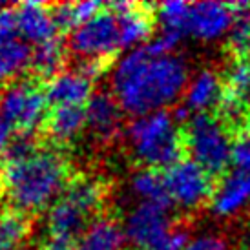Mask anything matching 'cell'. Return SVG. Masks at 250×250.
Listing matches in <instances>:
<instances>
[{"label": "cell", "mask_w": 250, "mask_h": 250, "mask_svg": "<svg viewBox=\"0 0 250 250\" xmlns=\"http://www.w3.org/2000/svg\"><path fill=\"white\" fill-rule=\"evenodd\" d=\"M234 22L229 31V48L236 59H250V4L236 2Z\"/></svg>", "instance_id": "cell-22"}, {"label": "cell", "mask_w": 250, "mask_h": 250, "mask_svg": "<svg viewBox=\"0 0 250 250\" xmlns=\"http://www.w3.org/2000/svg\"><path fill=\"white\" fill-rule=\"evenodd\" d=\"M103 199V183L90 177L71 179L64 194L49 208L48 234L79 241V237L91 225V219L101 212Z\"/></svg>", "instance_id": "cell-4"}, {"label": "cell", "mask_w": 250, "mask_h": 250, "mask_svg": "<svg viewBox=\"0 0 250 250\" xmlns=\"http://www.w3.org/2000/svg\"><path fill=\"white\" fill-rule=\"evenodd\" d=\"M187 83L188 66L181 57L153 55L146 46L130 51L113 73L117 103L126 113L137 117L174 103Z\"/></svg>", "instance_id": "cell-1"}, {"label": "cell", "mask_w": 250, "mask_h": 250, "mask_svg": "<svg viewBox=\"0 0 250 250\" xmlns=\"http://www.w3.org/2000/svg\"><path fill=\"white\" fill-rule=\"evenodd\" d=\"M187 150L190 159L195 161L212 177L223 175L232 163L234 135L212 113H197L185 130Z\"/></svg>", "instance_id": "cell-5"}, {"label": "cell", "mask_w": 250, "mask_h": 250, "mask_svg": "<svg viewBox=\"0 0 250 250\" xmlns=\"http://www.w3.org/2000/svg\"><path fill=\"white\" fill-rule=\"evenodd\" d=\"M46 97L53 108L57 106L88 104L91 95V81L79 71H62L46 84Z\"/></svg>", "instance_id": "cell-13"}, {"label": "cell", "mask_w": 250, "mask_h": 250, "mask_svg": "<svg viewBox=\"0 0 250 250\" xmlns=\"http://www.w3.org/2000/svg\"><path fill=\"white\" fill-rule=\"evenodd\" d=\"M121 104L110 93H95L86 104L88 128L101 141H111L121 130Z\"/></svg>", "instance_id": "cell-14"}, {"label": "cell", "mask_w": 250, "mask_h": 250, "mask_svg": "<svg viewBox=\"0 0 250 250\" xmlns=\"http://www.w3.org/2000/svg\"><path fill=\"white\" fill-rule=\"evenodd\" d=\"M190 7L192 4L187 2H167L157 7V17L163 24V31L175 33V35H187L188 33V17H190Z\"/></svg>", "instance_id": "cell-25"}, {"label": "cell", "mask_w": 250, "mask_h": 250, "mask_svg": "<svg viewBox=\"0 0 250 250\" xmlns=\"http://www.w3.org/2000/svg\"><path fill=\"white\" fill-rule=\"evenodd\" d=\"M4 7H6V4H2V2H0V9H4Z\"/></svg>", "instance_id": "cell-30"}, {"label": "cell", "mask_w": 250, "mask_h": 250, "mask_svg": "<svg viewBox=\"0 0 250 250\" xmlns=\"http://www.w3.org/2000/svg\"><path fill=\"white\" fill-rule=\"evenodd\" d=\"M165 177L172 203L181 208H197L214 194V177L188 157L168 168Z\"/></svg>", "instance_id": "cell-8"}, {"label": "cell", "mask_w": 250, "mask_h": 250, "mask_svg": "<svg viewBox=\"0 0 250 250\" xmlns=\"http://www.w3.org/2000/svg\"><path fill=\"white\" fill-rule=\"evenodd\" d=\"M64 64V44L57 37L53 41L44 42L33 49L31 57V70L42 81H51L53 77L62 73L61 68Z\"/></svg>", "instance_id": "cell-21"}, {"label": "cell", "mask_w": 250, "mask_h": 250, "mask_svg": "<svg viewBox=\"0 0 250 250\" xmlns=\"http://www.w3.org/2000/svg\"><path fill=\"white\" fill-rule=\"evenodd\" d=\"M84 126H88L84 106H57L48 113L44 132L48 133L51 143L68 145L81 135Z\"/></svg>", "instance_id": "cell-15"}, {"label": "cell", "mask_w": 250, "mask_h": 250, "mask_svg": "<svg viewBox=\"0 0 250 250\" xmlns=\"http://www.w3.org/2000/svg\"><path fill=\"white\" fill-rule=\"evenodd\" d=\"M133 155L146 168H170L188 153L185 130L175 126L168 111H153L137 117L128 128Z\"/></svg>", "instance_id": "cell-3"}, {"label": "cell", "mask_w": 250, "mask_h": 250, "mask_svg": "<svg viewBox=\"0 0 250 250\" xmlns=\"http://www.w3.org/2000/svg\"><path fill=\"white\" fill-rule=\"evenodd\" d=\"M29 221L24 212L6 210L0 214V247L15 250L28 237Z\"/></svg>", "instance_id": "cell-23"}, {"label": "cell", "mask_w": 250, "mask_h": 250, "mask_svg": "<svg viewBox=\"0 0 250 250\" xmlns=\"http://www.w3.org/2000/svg\"><path fill=\"white\" fill-rule=\"evenodd\" d=\"M126 234L115 219L97 217L79 237L75 250H123Z\"/></svg>", "instance_id": "cell-16"}, {"label": "cell", "mask_w": 250, "mask_h": 250, "mask_svg": "<svg viewBox=\"0 0 250 250\" xmlns=\"http://www.w3.org/2000/svg\"><path fill=\"white\" fill-rule=\"evenodd\" d=\"M110 11L117 15L121 29V48H132L145 42L152 35L153 13L152 6L133 4V2H113L108 6Z\"/></svg>", "instance_id": "cell-11"}, {"label": "cell", "mask_w": 250, "mask_h": 250, "mask_svg": "<svg viewBox=\"0 0 250 250\" xmlns=\"http://www.w3.org/2000/svg\"><path fill=\"white\" fill-rule=\"evenodd\" d=\"M250 199V174L236 170L227 175L214 194V210L219 215H232Z\"/></svg>", "instance_id": "cell-18"}, {"label": "cell", "mask_w": 250, "mask_h": 250, "mask_svg": "<svg viewBox=\"0 0 250 250\" xmlns=\"http://www.w3.org/2000/svg\"><path fill=\"white\" fill-rule=\"evenodd\" d=\"M185 250H229L227 243L217 236H201L192 239Z\"/></svg>", "instance_id": "cell-27"}, {"label": "cell", "mask_w": 250, "mask_h": 250, "mask_svg": "<svg viewBox=\"0 0 250 250\" xmlns=\"http://www.w3.org/2000/svg\"><path fill=\"white\" fill-rule=\"evenodd\" d=\"M133 194L139 195L143 203H153L165 208H170V192H168L167 177L155 168H145L135 174L132 179Z\"/></svg>", "instance_id": "cell-20"}, {"label": "cell", "mask_w": 250, "mask_h": 250, "mask_svg": "<svg viewBox=\"0 0 250 250\" xmlns=\"http://www.w3.org/2000/svg\"><path fill=\"white\" fill-rule=\"evenodd\" d=\"M172 230L168 208L143 201L130 212L125 225L126 237L143 250H163Z\"/></svg>", "instance_id": "cell-9"}, {"label": "cell", "mask_w": 250, "mask_h": 250, "mask_svg": "<svg viewBox=\"0 0 250 250\" xmlns=\"http://www.w3.org/2000/svg\"><path fill=\"white\" fill-rule=\"evenodd\" d=\"M0 187H2V172H0Z\"/></svg>", "instance_id": "cell-31"}, {"label": "cell", "mask_w": 250, "mask_h": 250, "mask_svg": "<svg viewBox=\"0 0 250 250\" xmlns=\"http://www.w3.org/2000/svg\"><path fill=\"white\" fill-rule=\"evenodd\" d=\"M232 163L236 165L239 172L250 174V133L236 139V143H234V153H232Z\"/></svg>", "instance_id": "cell-26"}, {"label": "cell", "mask_w": 250, "mask_h": 250, "mask_svg": "<svg viewBox=\"0 0 250 250\" xmlns=\"http://www.w3.org/2000/svg\"><path fill=\"white\" fill-rule=\"evenodd\" d=\"M71 51L84 61H111L121 49V29L117 15L108 7L86 21L71 33Z\"/></svg>", "instance_id": "cell-7"}, {"label": "cell", "mask_w": 250, "mask_h": 250, "mask_svg": "<svg viewBox=\"0 0 250 250\" xmlns=\"http://www.w3.org/2000/svg\"><path fill=\"white\" fill-rule=\"evenodd\" d=\"M48 97L39 83H19L9 86L2 95L0 119L15 133H35L48 119Z\"/></svg>", "instance_id": "cell-6"}, {"label": "cell", "mask_w": 250, "mask_h": 250, "mask_svg": "<svg viewBox=\"0 0 250 250\" xmlns=\"http://www.w3.org/2000/svg\"><path fill=\"white\" fill-rule=\"evenodd\" d=\"M0 250H9V249H4V247H0Z\"/></svg>", "instance_id": "cell-32"}, {"label": "cell", "mask_w": 250, "mask_h": 250, "mask_svg": "<svg viewBox=\"0 0 250 250\" xmlns=\"http://www.w3.org/2000/svg\"><path fill=\"white\" fill-rule=\"evenodd\" d=\"M2 95H4V93H0V110H2Z\"/></svg>", "instance_id": "cell-29"}, {"label": "cell", "mask_w": 250, "mask_h": 250, "mask_svg": "<svg viewBox=\"0 0 250 250\" xmlns=\"http://www.w3.org/2000/svg\"><path fill=\"white\" fill-rule=\"evenodd\" d=\"M70 183L68 161L53 150H39L26 159L4 163L2 170V188L15 210L24 214L53 205Z\"/></svg>", "instance_id": "cell-2"}, {"label": "cell", "mask_w": 250, "mask_h": 250, "mask_svg": "<svg viewBox=\"0 0 250 250\" xmlns=\"http://www.w3.org/2000/svg\"><path fill=\"white\" fill-rule=\"evenodd\" d=\"M223 90H225V84L215 73L201 71L188 86L185 106L190 111H197V113H208V110H217L223 99Z\"/></svg>", "instance_id": "cell-17"}, {"label": "cell", "mask_w": 250, "mask_h": 250, "mask_svg": "<svg viewBox=\"0 0 250 250\" xmlns=\"http://www.w3.org/2000/svg\"><path fill=\"white\" fill-rule=\"evenodd\" d=\"M232 22H234L232 4L197 2L190 7L188 33L203 41H214L230 31Z\"/></svg>", "instance_id": "cell-10"}, {"label": "cell", "mask_w": 250, "mask_h": 250, "mask_svg": "<svg viewBox=\"0 0 250 250\" xmlns=\"http://www.w3.org/2000/svg\"><path fill=\"white\" fill-rule=\"evenodd\" d=\"M33 51L19 33L0 35V83H7L31 68Z\"/></svg>", "instance_id": "cell-19"}, {"label": "cell", "mask_w": 250, "mask_h": 250, "mask_svg": "<svg viewBox=\"0 0 250 250\" xmlns=\"http://www.w3.org/2000/svg\"><path fill=\"white\" fill-rule=\"evenodd\" d=\"M17 28L26 42L41 46L57 39V26L51 15V6L41 2H24L17 6Z\"/></svg>", "instance_id": "cell-12"}, {"label": "cell", "mask_w": 250, "mask_h": 250, "mask_svg": "<svg viewBox=\"0 0 250 250\" xmlns=\"http://www.w3.org/2000/svg\"><path fill=\"white\" fill-rule=\"evenodd\" d=\"M225 91L250 106V59H234L225 75Z\"/></svg>", "instance_id": "cell-24"}, {"label": "cell", "mask_w": 250, "mask_h": 250, "mask_svg": "<svg viewBox=\"0 0 250 250\" xmlns=\"http://www.w3.org/2000/svg\"><path fill=\"white\" fill-rule=\"evenodd\" d=\"M13 135H15L13 128L7 125L6 121L0 119V153H6L9 143L13 141Z\"/></svg>", "instance_id": "cell-28"}]
</instances>
